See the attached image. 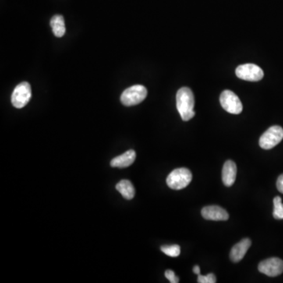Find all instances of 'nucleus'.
I'll use <instances>...</instances> for the list:
<instances>
[{"instance_id":"1","label":"nucleus","mask_w":283,"mask_h":283,"mask_svg":"<svg viewBox=\"0 0 283 283\" xmlns=\"http://www.w3.org/2000/svg\"><path fill=\"white\" fill-rule=\"evenodd\" d=\"M176 107L182 121H188L195 117V97L189 87H182L177 92Z\"/></svg>"},{"instance_id":"2","label":"nucleus","mask_w":283,"mask_h":283,"mask_svg":"<svg viewBox=\"0 0 283 283\" xmlns=\"http://www.w3.org/2000/svg\"><path fill=\"white\" fill-rule=\"evenodd\" d=\"M192 173L186 168H177L171 171L166 179V182L171 189L179 191L191 183Z\"/></svg>"},{"instance_id":"3","label":"nucleus","mask_w":283,"mask_h":283,"mask_svg":"<svg viewBox=\"0 0 283 283\" xmlns=\"http://www.w3.org/2000/svg\"><path fill=\"white\" fill-rule=\"evenodd\" d=\"M147 96V90L143 85H134L128 87L121 95V101L126 107L139 104Z\"/></svg>"},{"instance_id":"4","label":"nucleus","mask_w":283,"mask_h":283,"mask_svg":"<svg viewBox=\"0 0 283 283\" xmlns=\"http://www.w3.org/2000/svg\"><path fill=\"white\" fill-rule=\"evenodd\" d=\"M283 139V128L280 126H272L269 128L260 136L259 144L264 150L274 148Z\"/></svg>"},{"instance_id":"5","label":"nucleus","mask_w":283,"mask_h":283,"mask_svg":"<svg viewBox=\"0 0 283 283\" xmlns=\"http://www.w3.org/2000/svg\"><path fill=\"white\" fill-rule=\"evenodd\" d=\"M32 96L31 86L27 82H22L15 87L11 96V103L17 109L26 107Z\"/></svg>"},{"instance_id":"6","label":"nucleus","mask_w":283,"mask_h":283,"mask_svg":"<svg viewBox=\"0 0 283 283\" xmlns=\"http://www.w3.org/2000/svg\"><path fill=\"white\" fill-rule=\"evenodd\" d=\"M220 104L223 108L231 114H239L242 113V104L239 98L231 90H226L220 95Z\"/></svg>"},{"instance_id":"7","label":"nucleus","mask_w":283,"mask_h":283,"mask_svg":"<svg viewBox=\"0 0 283 283\" xmlns=\"http://www.w3.org/2000/svg\"><path fill=\"white\" fill-rule=\"evenodd\" d=\"M235 73L239 79L247 81H259L263 77V71L260 67L254 64H244L239 65L237 68Z\"/></svg>"},{"instance_id":"8","label":"nucleus","mask_w":283,"mask_h":283,"mask_svg":"<svg viewBox=\"0 0 283 283\" xmlns=\"http://www.w3.org/2000/svg\"><path fill=\"white\" fill-rule=\"evenodd\" d=\"M258 270L270 277L279 275L283 272V260L277 257L269 258L260 262Z\"/></svg>"},{"instance_id":"9","label":"nucleus","mask_w":283,"mask_h":283,"mask_svg":"<svg viewBox=\"0 0 283 283\" xmlns=\"http://www.w3.org/2000/svg\"><path fill=\"white\" fill-rule=\"evenodd\" d=\"M202 216L206 220L213 221H226L229 218V214L225 209L217 206H209L203 208Z\"/></svg>"},{"instance_id":"10","label":"nucleus","mask_w":283,"mask_h":283,"mask_svg":"<svg viewBox=\"0 0 283 283\" xmlns=\"http://www.w3.org/2000/svg\"><path fill=\"white\" fill-rule=\"evenodd\" d=\"M251 244L252 242L249 238H244L236 245H234L230 253L231 260L235 263L241 261L249 250Z\"/></svg>"},{"instance_id":"11","label":"nucleus","mask_w":283,"mask_h":283,"mask_svg":"<svg viewBox=\"0 0 283 283\" xmlns=\"http://www.w3.org/2000/svg\"><path fill=\"white\" fill-rule=\"evenodd\" d=\"M237 175L236 164L231 160L224 163L222 170V179L224 185L231 186L235 183Z\"/></svg>"},{"instance_id":"12","label":"nucleus","mask_w":283,"mask_h":283,"mask_svg":"<svg viewBox=\"0 0 283 283\" xmlns=\"http://www.w3.org/2000/svg\"><path fill=\"white\" fill-rule=\"evenodd\" d=\"M136 158L135 150H130L113 159L110 164L114 168H126L133 164Z\"/></svg>"},{"instance_id":"13","label":"nucleus","mask_w":283,"mask_h":283,"mask_svg":"<svg viewBox=\"0 0 283 283\" xmlns=\"http://www.w3.org/2000/svg\"><path fill=\"white\" fill-rule=\"evenodd\" d=\"M116 189L118 190L120 194L127 200H131L135 197V188H134L132 182L129 180H127V179H123V180L120 181L117 184Z\"/></svg>"},{"instance_id":"14","label":"nucleus","mask_w":283,"mask_h":283,"mask_svg":"<svg viewBox=\"0 0 283 283\" xmlns=\"http://www.w3.org/2000/svg\"><path fill=\"white\" fill-rule=\"evenodd\" d=\"M53 33L57 37H62L65 33V20L61 15H54L51 20Z\"/></svg>"},{"instance_id":"15","label":"nucleus","mask_w":283,"mask_h":283,"mask_svg":"<svg viewBox=\"0 0 283 283\" xmlns=\"http://www.w3.org/2000/svg\"><path fill=\"white\" fill-rule=\"evenodd\" d=\"M274 212L273 217L276 220H282L283 219V204L281 203V199L279 196L274 198Z\"/></svg>"},{"instance_id":"16","label":"nucleus","mask_w":283,"mask_h":283,"mask_svg":"<svg viewBox=\"0 0 283 283\" xmlns=\"http://www.w3.org/2000/svg\"><path fill=\"white\" fill-rule=\"evenodd\" d=\"M161 251L164 254L171 256V257H176L180 254V247L178 245H164L161 248Z\"/></svg>"},{"instance_id":"17","label":"nucleus","mask_w":283,"mask_h":283,"mask_svg":"<svg viewBox=\"0 0 283 283\" xmlns=\"http://www.w3.org/2000/svg\"><path fill=\"white\" fill-rule=\"evenodd\" d=\"M198 282L199 283H215L217 282V278L214 274L213 273H210V274H207V275H202V274H199V277H198Z\"/></svg>"},{"instance_id":"18","label":"nucleus","mask_w":283,"mask_h":283,"mask_svg":"<svg viewBox=\"0 0 283 283\" xmlns=\"http://www.w3.org/2000/svg\"><path fill=\"white\" fill-rule=\"evenodd\" d=\"M165 277L167 279L169 280L171 283H178L179 281V278L175 276V272L171 270H167L165 271Z\"/></svg>"},{"instance_id":"19","label":"nucleus","mask_w":283,"mask_h":283,"mask_svg":"<svg viewBox=\"0 0 283 283\" xmlns=\"http://www.w3.org/2000/svg\"><path fill=\"white\" fill-rule=\"evenodd\" d=\"M276 186H277V189L278 190V192L283 194V174H281V175L278 177V180H277V182H276Z\"/></svg>"},{"instance_id":"20","label":"nucleus","mask_w":283,"mask_h":283,"mask_svg":"<svg viewBox=\"0 0 283 283\" xmlns=\"http://www.w3.org/2000/svg\"><path fill=\"white\" fill-rule=\"evenodd\" d=\"M193 271L195 274H198V275L201 274V270L199 266L195 265V267H194Z\"/></svg>"}]
</instances>
